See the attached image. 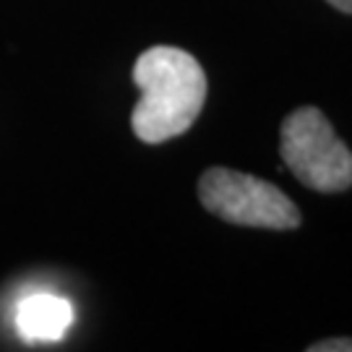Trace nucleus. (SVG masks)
Returning a JSON list of instances; mask_svg holds the SVG:
<instances>
[{
    "mask_svg": "<svg viewBox=\"0 0 352 352\" xmlns=\"http://www.w3.org/2000/svg\"><path fill=\"white\" fill-rule=\"evenodd\" d=\"M329 6H334L337 11H342V13H350L352 16V0H327Z\"/></svg>",
    "mask_w": 352,
    "mask_h": 352,
    "instance_id": "423d86ee",
    "label": "nucleus"
},
{
    "mask_svg": "<svg viewBox=\"0 0 352 352\" xmlns=\"http://www.w3.org/2000/svg\"><path fill=\"white\" fill-rule=\"evenodd\" d=\"M74 324V308L58 295H29L16 308V329L29 344L39 342H60Z\"/></svg>",
    "mask_w": 352,
    "mask_h": 352,
    "instance_id": "20e7f679",
    "label": "nucleus"
},
{
    "mask_svg": "<svg viewBox=\"0 0 352 352\" xmlns=\"http://www.w3.org/2000/svg\"><path fill=\"white\" fill-rule=\"evenodd\" d=\"M133 84L141 100L133 107L131 126L146 144H162L186 133L206 102V74L201 63L180 47L157 45L139 55Z\"/></svg>",
    "mask_w": 352,
    "mask_h": 352,
    "instance_id": "f257e3e1",
    "label": "nucleus"
},
{
    "mask_svg": "<svg viewBox=\"0 0 352 352\" xmlns=\"http://www.w3.org/2000/svg\"><path fill=\"white\" fill-rule=\"evenodd\" d=\"M308 352H352V340L350 337H334V340L314 342Z\"/></svg>",
    "mask_w": 352,
    "mask_h": 352,
    "instance_id": "39448f33",
    "label": "nucleus"
},
{
    "mask_svg": "<svg viewBox=\"0 0 352 352\" xmlns=\"http://www.w3.org/2000/svg\"><path fill=\"white\" fill-rule=\"evenodd\" d=\"M204 209L230 225L261 230H295L300 212L277 186L230 167H209L199 180Z\"/></svg>",
    "mask_w": 352,
    "mask_h": 352,
    "instance_id": "7ed1b4c3",
    "label": "nucleus"
},
{
    "mask_svg": "<svg viewBox=\"0 0 352 352\" xmlns=\"http://www.w3.org/2000/svg\"><path fill=\"white\" fill-rule=\"evenodd\" d=\"M282 162L305 188L340 193L352 186V151L318 107H298L279 133Z\"/></svg>",
    "mask_w": 352,
    "mask_h": 352,
    "instance_id": "f03ea898",
    "label": "nucleus"
}]
</instances>
